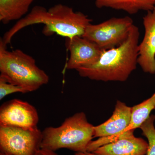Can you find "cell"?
<instances>
[{"instance_id":"cell-1","label":"cell","mask_w":155,"mask_h":155,"mask_svg":"<svg viewBox=\"0 0 155 155\" xmlns=\"http://www.w3.org/2000/svg\"><path fill=\"white\" fill-rule=\"evenodd\" d=\"M92 21L85 14L76 12L71 7L63 4H57L48 9L42 6H35L7 31L0 41L7 46L19 31L29 25L37 24H44L42 31L46 36L56 34L66 38L82 36Z\"/></svg>"},{"instance_id":"cell-2","label":"cell","mask_w":155,"mask_h":155,"mask_svg":"<svg viewBox=\"0 0 155 155\" xmlns=\"http://www.w3.org/2000/svg\"><path fill=\"white\" fill-rule=\"evenodd\" d=\"M138 28L134 24L127 39L117 47L104 50L94 64L76 71L81 77L103 81H126L137 68L138 57Z\"/></svg>"},{"instance_id":"cell-3","label":"cell","mask_w":155,"mask_h":155,"mask_svg":"<svg viewBox=\"0 0 155 155\" xmlns=\"http://www.w3.org/2000/svg\"><path fill=\"white\" fill-rule=\"evenodd\" d=\"M94 126L83 112L67 118L58 127H46L42 131L41 148L56 151L67 149L75 153L85 152L94 138Z\"/></svg>"},{"instance_id":"cell-4","label":"cell","mask_w":155,"mask_h":155,"mask_svg":"<svg viewBox=\"0 0 155 155\" xmlns=\"http://www.w3.org/2000/svg\"><path fill=\"white\" fill-rule=\"evenodd\" d=\"M0 77L20 87L27 93L47 84L49 77L32 57L21 50L9 51L0 41Z\"/></svg>"},{"instance_id":"cell-5","label":"cell","mask_w":155,"mask_h":155,"mask_svg":"<svg viewBox=\"0 0 155 155\" xmlns=\"http://www.w3.org/2000/svg\"><path fill=\"white\" fill-rule=\"evenodd\" d=\"M134 25L133 19L126 17H113L97 24L91 23L82 35L103 50L119 46L127 39Z\"/></svg>"},{"instance_id":"cell-6","label":"cell","mask_w":155,"mask_h":155,"mask_svg":"<svg viewBox=\"0 0 155 155\" xmlns=\"http://www.w3.org/2000/svg\"><path fill=\"white\" fill-rule=\"evenodd\" d=\"M42 131L35 128L0 126V151L13 155H35L40 149Z\"/></svg>"},{"instance_id":"cell-7","label":"cell","mask_w":155,"mask_h":155,"mask_svg":"<svg viewBox=\"0 0 155 155\" xmlns=\"http://www.w3.org/2000/svg\"><path fill=\"white\" fill-rule=\"evenodd\" d=\"M131 114V107L117 101L110 119L102 124L94 126V137L98 139L91 142L87 151L93 152L99 147L118 139L130 124Z\"/></svg>"},{"instance_id":"cell-8","label":"cell","mask_w":155,"mask_h":155,"mask_svg":"<svg viewBox=\"0 0 155 155\" xmlns=\"http://www.w3.org/2000/svg\"><path fill=\"white\" fill-rule=\"evenodd\" d=\"M38 121L36 108L25 101L11 100L3 104L0 108V126L30 129L38 127Z\"/></svg>"},{"instance_id":"cell-9","label":"cell","mask_w":155,"mask_h":155,"mask_svg":"<svg viewBox=\"0 0 155 155\" xmlns=\"http://www.w3.org/2000/svg\"><path fill=\"white\" fill-rule=\"evenodd\" d=\"M65 45L70 53L65 67L67 70H76L81 67L94 64L104 50L82 36L67 38Z\"/></svg>"},{"instance_id":"cell-10","label":"cell","mask_w":155,"mask_h":155,"mask_svg":"<svg viewBox=\"0 0 155 155\" xmlns=\"http://www.w3.org/2000/svg\"><path fill=\"white\" fill-rule=\"evenodd\" d=\"M134 132V130H130L92 152L98 155H146L148 143L143 139L136 137Z\"/></svg>"},{"instance_id":"cell-11","label":"cell","mask_w":155,"mask_h":155,"mask_svg":"<svg viewBox=\"0 0 155 155\" xmlns=\"http://www.w3.org/2000/svg\"><path fill=\"white\" fill-rule=\"evenodd\" d=\"M144 37L138 46L137 63L146 73H155V13L147 12L143 17Z\"/></svg>"},{"instance_id":"cell-12","label":"cell","mask_w":155,"mask_h":155,"mask_svg":"<svg viewBox=\"0 0 155 155\" xmlns=\"http://www.w3.org/2000/svg\"><path fill=\"white\" fill-rule=\"evenodd\" d=\"M98 8H110L123 11L128 14H134L141 11H153L155 0H94Z\"/></svg>"},{"instance_id":"cell-13","label":"cell","mask_w":155,"mask_h":155,"mask_svg":"<svg viewBox=\"0 0 155 155\" xmlns=\"http://www.w3.org/2000/svg\"><path fill=\"white\" fill-rule=\"evenodd\" d=\"M34 0H0V21L7 24L19 20L28 13Z\"/></svg>"},{"instance_id":"cell-14","label":"cell","mask_w":155,"mask_h":155,"mask_svg":"<svg viewBox=\"0 0 155 155\" xmlns=\"http://www.w3.org/2000/svg\"><path fill=\"white\" fill-rule=\"evenodd\" d=\"M155 116H150L141 125L140 128L142 131L143 135L147 139L148 147L146 155H155V128L154 122Z\"/></svg>"},{"instance_id":"cell-15","label":"cell","mask_w":155,"mask_h":155,"mask_svg":"<svg viewBox=\"0 0 155 155\" xmlns=\"http://www.w3.org/2000/svg\"><path fill=\"white\" fill-rule=\"evenodd\" d=\"M16 93L25 94L27 93V92L22 87L9 83L0 77V100H2L8 95Z\"/></svg>"},{"instance_id":"cell-16","label":"cell","mask_w":155,"mask_h":155,"mask_svg":"<svg viewBox=\"0 0 155 155\" xmlns=\"http://www.w3.org/2000/svg\"><path fill=\"white\" fill-rule=\"evenodd\" d=\"M35 155H58L55 151L45 149L41 148Z\"/></svg>"},{"instance_id":"cell-17","label":"cell","mask_w":155,"mask_h":155,"mask_svg":"<svg viewBox=\"0 0 155 155\" xmlns=\"http://www.w3.org/2000/svg\"><path fill=\"white\" fill-rule=\"evenodd\" d=\"M75 155H98L91 152L86 151L85 152L75 153Z\"/></svg>"},{"instance_id":"cell-18","label":"cell","mask_w":155,"mask_h":155,"mask_svg":"<svg viewBox=\"0 0 155 155\" xmlns=\"http://www.w3.org/2000/svg\"><path fill=\"white\" fill-rule=\"evenodd\" d=\"M0 155H13L8 153L3 152L0 151Z\"/></svg>"},{"instance_id":"cell-19","label":"cell","mask_w":155,"mask_h":155,"mask_svg":"<svg viewBox=\"0 0 155 155\" xmlns=\"http://www.w3.org/2000/svg\"><path fill=\"white\" fill-rule=\"evenodd\" d=\"M153 11H154L155 13V7Z\"/></svg>"}]
</instances>
